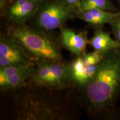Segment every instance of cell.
I'll list each match as a JSON object with an SVG mask.
<instances>
[{"label": "cell", "instance_id": "cell-2", "mask_svg": "<svg viewBox=\"0 0 120 120\" xmlns=\"http://www.w3.org/2000/svg\"><path fill=\"white\" fill-rule=\"evenodd\" d=\"M7 36L21 46L34 64L41 61L64 62L58 37L25 24H11Z\"/></svg>", "mask_w": 120, "mask_h": 120}, {"label": "cell", "instance_id": "cell-13", "mask_svg": "<svg viewBox=\"0 0 120 120\" xmlns=\"http://www.w3.org/2000/svg\"><path fill=\"white\" fill-rule=\"evenodd\" d=\"M32 64L26 66H11L1 67L0 68V83L4 82L8 78L26 70Z\"/></svg>", "mask_w": 120, "mask_h": 120}, {"label": "cell", "instance_id": "cell-17", "mask_svg": "<svg viewBox=\"0 0 120 120\" xmlns=\"http://www.w3.org/2000/svg\"><path fill=\"white\" fill-rule=\"evenodd\" d=\"M61 1L66 3V4H70V5L76 7L79 10V6H80L81 0H61Z\"/></svg>", "mask_w": 120, "mask_h": 120}, {"label": "cell", "instance_id": "cell-16", "mask_svg": "<svg viewBox=\"0 0 120 120\" xmlns=\"http://www.w3.org/2000/svg\"><path fill=\"white\" fill-rule=\"evenodd\" d=\"M10 1L8 0H1L0 2V11H1V16L4 14V11H6L8 5L10 4Z\"/></svg>", "mask_w": 120, "mask_h": 120}, {"label": "cell", "instance_id": "cell-3", "mask_svg": "<svg viewBox=\"0 0 120 120\" xmlns=\"http://www.w3.org/2000/svg\"><path fill=\"white\" fill-rule=\"evenodd\" d=\"M27 84L49 91H61L73 87L68 63L65 61H45L37 63Z\"/></svg>", "mask_w": 120, "mask_h": 120}, {"label": "cell", "instance_id": "cell-12", "mask_svg": "<svg viewBox=\"0 0 120 120\" xmlns=\"http://www.w3.org/2000/svg\"><path fill=\"white\" fill-rule=\"evenodd\" d=\"M92 9L117 12V8L111 0H81L79 10L86 11Z\"/></svg>", "mask_w": 120, "mask_h": 120}, {"label": "cell", "instance_id": "cell-5", "mask_svg": "<svg viewBox=\"0 0 120 120\" xmlns=\"http://www.w3.org/2000/svg\"><path fill=\"white\" fill-rule=\"evenodd\" d=\"M35 64L23 47L11 37L0 35V68L11 66Z\"/></svg>", "mask_w": 120, "mask_h": 120}, {"label": "cell", "instance_id": "cell-1", "mask_svg": "<svg viewBox=\"0 0 120 120\" xmlns=\"http://www.w3.org/2000/svg\"><path fill=\"white\" fill-rule=\"evenodd\" d=\"M77 90V101L91 117H115L120 97V47L103 54L94 79Z\"/></svg>", "mask_w": 120, "mask_h": 120}, {"label": "cell", "instance_id": "cell-6", "mask_svg": "<svg viewBox=\"0 0 120 120\" xmlns=\"http://www.w3.org/2000/svg\"><path fill=\"white\" fill-rule=\"evenodd\" d=\"M42 0H15L10 3L3 16L11 24H25L32 19Z\"/></svg>", "mask_w": 120, "mask_h": 120}, {"label": "cell", "instance_id": "cell-15", "mask_svg": "<svg viewBox=\"0 0 120 120\" xmlns=\"http://www.w3.org/2000/svg\"><path fill=\"white\" fill-rule=\"evenodd\" d=\"M115 38L120 43V15L110 24Z\"/></svg>", "mask_w": 120, "mask_h": 120}, {"label": "cell", "instance_id": "cell-11", "mask_svg": "<svg viewBox=\"0 0 120 120\" xmlns=\"http://www.w3.org/2000/svg\"><path fill=\"white\" fill-rule=\"evenodd\" d=\"M36 64L30 66L23 71L8 78L0 83V90L2 92L16 91L25 86L35 70Z\"/></svg>", "mask_w": 120, "mask_h": 120}, {"label": "cell", "instance_id": "cell-10", "mask_svg": "<svg viewBox=\"0 0 120 120\" xmlns=\"http://www.w3.org/2000/svg\"><path fill=\"white\" fill-rule=\"evenodd\" d=\"M89 44L94 51L104 54L112 49L120 47V43L110 34L102 28H97L92 38L89 40Z\"/></svg>", "mask_w": 120, "mask_h": 120}, {"label": "cell", "instance_id": "cell-8", "mask_svg": "<svg viewBox=\"0 0 120 120\" xmlns=\"http://www.w3.org/2000/svg\"><path fill=\"white\" fill-rule=\"evenodd\" d=\"M97 66L85 64L82 56H76L68 63L69 72L73 87L81 88L86 86L94 79L97 70Z\"/></svg>", "mask_w": 120, "mask_h": 120}, {"label": "cell", "instance_id": "cell-7", "mask_svg": "<svg viewBox=\"0 0 120 120\" xmlns=\"http://www.w3.org/2000/svg\"><path fill=\"white\" fill-rule=\"evenodd\" d=\"M58 37L61 47L67 49L76 56H83L86 53L87 45L89 44L87 32H77L74 30L62 26L59 28Z\"/></svg>", "mask_w": 120, "mask_h": 120}, {"label": "cell", "instance_id": "cell-9", "mask_svg": "<svg viewBox=\"0 0 120 120\" xmlns=\"http://www.w3.org/2000/svg\"><path fill=\"white\" fill-rule=\"evenodd\" d=\"M120 15V12L92 9L86 11L79 10L76 15V18L81 19L90 25L100 27L105 24L110 25Z\"/></svg>", "mask_w": 120, "mask_h": 120}, {"label": "cell", "instance_id": "cell-4", "mask_svg": "<svg viewBox=\"0 0 120 120\" xmlns=\"http://www.w3.org/2000/svg\"><path fill=\"white\" fill-rule=\"evenodd\" d=\"M79 9L61 0H42L30 20L31 26L47 32L59 29L68 21L76 18Z\"/></svg>", "mask_w": 120, "mask_h": 120}, {"label": "cell", "instance_id": "cell-14", "mask_svg": "<svg viewBox=\"0 0 120 120\" xmlns=\"http://www.w3.org/2000/svg\"><path fill=\"white\" fill-rule=\"evenodd\" d=\"M103 56V54L94 51L90 53H86L82 56L85 64L88 66L96 65L101 62Z\"/></svg>", "mask_w": 120, "mask_h": 120}]
</instances>
